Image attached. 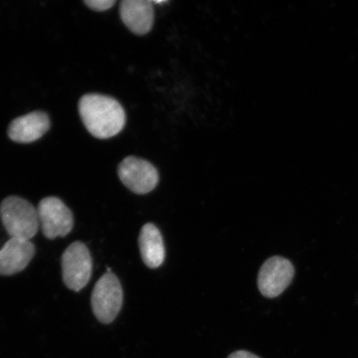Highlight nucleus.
Returning <instances> with one entry per match:
<instances>
[{"mask_svg": "<svg viewBox=\"0 0 358 358\" xmlns=\"http://www.w3.org/2000/svg\"><path fill=\"white\" fill-rule=\"evenodd\" d=\"M49 127L50 120L48 115L44 112L35 111L13 120L8 133L13 141L29 144L41 138Z\"/></svg>", "mask_w": 358, "mask_h": 358, "instance_id": "1a4fd4ad", "label": "nucleus"}, {"mask_svg": "<svg viewBox=\"0 0 358 358\" xmlns=\"http://www.w3.org/2000/svg\"><path fill=\"white\" fill-rule=\"evenodd\" d=\"M0 218L11 238L29 241L38 234V210L24 199L10 196L0 204Z\"/></svg>", "mask_w": 358, "mask_h": 358, "instance_id": "f03ea898", "label": "nucleus"}, {"mask_svg": "<svg viewBox=\"0 0 358 358\" xmlns=\"http://www.w3.org/2000/svg\"><path fill=\"white\" fill-rule=\"evenodd\" d=\"M118 176L127 189L140 195L153 191L159 179L153 164L134 156L127 157L120 164Z\"/></svg>", "mask_w": 358, "mask_h": 358, "instance_id": "423d86ee", "label": "nucleus"}, {"mask_svg": "<svg viewBox=\"0 0 358 358\" xmlns=\"http://www.w3.org/2000/svg\"><path fill=\"white\" fill-rule=\"evenodd\" d=\"M122 284L112 272H106L97 280L92 293L94 315L103 324H110L118 316L123 306Z\"/></svg>", "mask_w": 358, "mask_h": 358, "instance_id": "7ed1b4c3", "label": "nucleus"}, {"mask_svg": "<svg viewBox=\"0 0 358 358\" xmlns=\"http://www.w3.org/2000/svg\"><path fill=\"white\" fill-rule=\"evenodd\" d=\"M227 358H261L259 357L257 355H253V353L244 351V350H240L236 351L234 353H231V355L228 357Z\"/></svg>", "mask_w": 358, "mask_h": 358, "instance_id": "ddd939ff", "label": "nucleus"}, {"mask_svg": "<svg viewBox=\"0 0 358 358\" xmlns=\"http://www.w3.org/2000/svg\"><path fill=\"white\" fill-rule=\"evenodd\" d=\"M35 255L30 241L11 238L0 250V275L10 276L24 270Z\"/></svg>", "mask_w": 358, "mask_h": 358, "instance_id": "6e6552de", "label": "nucleus"}, {"mask_svg": "<svg viewBox=\"0 0 358 358\" xmlns=\"http://www.w3.org/2000/svg\"><path fill=\"white\" fill-rule=\"evenodd\" d=\"M138 246L146 266L156 268L162 265L165 258L163 236L153 223H147L141 228Z\"/></svg>", "mask_w": 358, "mask_h": 358, "instance_id": "9b49d317", "label": "nucleus"}, {"mask_svg": "<svg viewBox=\"0 0 358 358\" xmlns=\"http://www.w3.org/2000/svg\"><path fill=\"white\" fill-rule=\"evenodd\" d=\"M116 3L115 0H86L85 3L95 11H106L109 10Z\"/></svg>", "mask_w": 358, "mask_h": 358, "instance_id": "f8f14e48", "label": "nucleus"}, {"mask_svg": "<svg viewBox=\"0 0 358 358\" xmlns=\"http://www.w3.org/2000/svg\"><path fill=\"white\" fill-rule=\"evenodd\" d=\"M294 275V267L289 259L273 257L263 264L258 275V288L264 296L275 298L288 288Z\"/></svg>", "mask_w": 358, "mask_h": 358, "instance_id": "0eeeda50", "label": "nucleus"}, {"mask_svg": "<svg viewBox=\"0 0 358 358\" xmlns=\"http://www.w3.org/2000/svg\"><path fill=\"white\" fill-rule=\"evenodd\" d=\"M120 17L132 33L145 35L154 24V7L149 0H124L120 3Z\"/></svg>", "mask_w": 358, "mask_h": 358, "instance_id": "9d476101", "label": "nucleus"}, {"mask_svg": "<svg viewBox=\"0 0 358 358\" xmlns=\"http://www.w3.org/2000/svg\"><path fill=\"white\" fill-rule=\"evenodd\" d=\"M79 113L87 131L97 138L113 137L124 127L123 107L108 96L98 94L83 96L79 101Z\"/></svg>", "mask_w": 358, "mask_h": 358, "instance_id": "f257e3e1", "label": "nucleus"}, {"mask_svg": "<svg viewBox=\"0 0 358 358\" xmlns=\"http://www.w3.org/2000/svg\"><path fill=\"white\" fill-rule=\"evenodd\" d=\"M92 257L87 246L82 241H75L62 256V280L67 288L79 292L92 275Z\"/></svg>", "mask_w": 358, "mask_h": 358, "instance_id": "20e7f679", "label": "nucleus"}, {"mask_svg": "<svg viewBox=\"0 0 358 358\" xmlns=\"http://www.w3.org/2000/svg\"><path fill=\"white\" fill-rule=\"evenodd\" d=\"M39 224L49 240L65 237L74 227V217L69 207L57 196H47L38 206Z\"/></svg>", "mask_w": 358, "mask_h": 358, "instance_id": "39448f33", "label": "nucleus"}]
</instances>
